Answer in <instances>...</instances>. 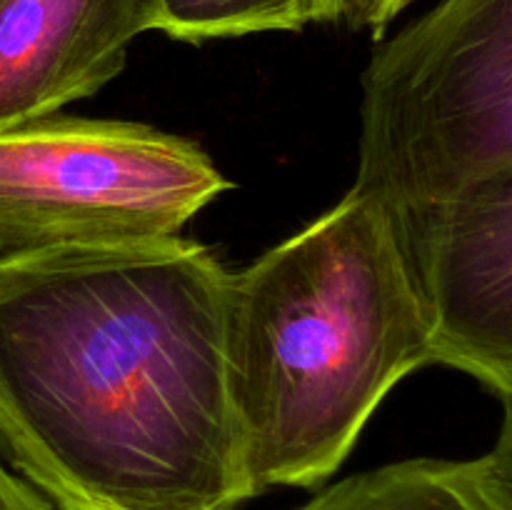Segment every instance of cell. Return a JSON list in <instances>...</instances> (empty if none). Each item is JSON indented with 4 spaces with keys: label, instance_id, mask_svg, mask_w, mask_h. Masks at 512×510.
<instances>
[{
    "label": "cell",
    "instance_id": "9",
    "mask_svg": "<svg viewBox=\"0 0 512 510\" xmlns=\"http://www.w3.org/2000/svg\"><path fill=\"white\" fill-rule=\"evenodd\" d=\"M410 3L413 0H330L328 23H340L350 30H370L380 38Z\"/></svg>",
    "mask_w": 512,
    "mask_h": 510
},
{
    "label": "cell",
    "instance_id": "11",
    "mask_svg": "<svg viewBox=\"0 0 512 510\" xmlns=\"http://www.w3.org/2000/svg\"><path fill=\"white\" fill-rule=\"evenodd\" d=\"M328 10H330V0H323V23H328Z\"/></svg>",
    "mask_w": 512,
    "mask_h": 510
},
{
    "label": "cell",
    "instance_id": "6",
    "mask_svg": "<svg viewBox=\"0 0 512 510\" xmlns=\"http://www.w3.org/2000/svg\"><path fill=\"white\" fill-rule=\"evenodd\" d=\"M148 30L145 0H0V130L98 95Z\"/></svg>",
    "mask_w": 512,
    "mask_h": 510
},
{
    "label": "cell",
    "instance_id": "8",
    "mask_svg": "<svg viewBox=\"0 0 512 510\" xmlns=\"http://www.w3.org/2000/svg\"><path fill=\"white\" fill-rule=\"evenodd\" d=\"M150 30L180 43L298 33L318 23V0H145Z\"/></svg>",
    "mask_w": 512,
    "mask_h": 510
},
{
    "label": "cell",
    "instance_id": "2",
    "mask_svg": "<svg viewBox=\"0 0 512 510\" xmlns=\"http://www.w3.org/2000/svg\"><path fill=\"white\" fill-rule=\"evenodd\" d=\"M228 378L255 493L320 488L385 395L430 360L398 228L378 200L338 205L230 273Z\"/></svg>",
    "mask_w": 512,
    "mask_h": 510
},
{
    "label": "cell",
    "instance_id": "1",
    "mask_svg": "<svg viewBox=\"0 0 512 510\" xmlns=\"http://www.w3.org/2000/svg\"><path fill=\"white\" fill-rule=\"evenodd\" d=\"M230 270L198 240L0 258V458L55 510L258 498L228 378Z\"/></svg>",
    "mask_w": 512,
    "mask_h": 510
},
{
    "label": "cell",
    "instance_id": "5",
    "mask_svg": "<svg viewBox=\"0 0 512 510\" xmlns=\"http://www.w3.org/2000/svg\"><path fill=\"white\" fill-rule=\"evenodd\" d=\"M398 228L430 360L512 395V168L403 215Z\"/></svg>",
    "mask_w": 512,
    "mask_h": 510
},
{
    "label": "cell",
    "instance_id": "7",
    "mask_svg": "<svg viewBox=\"0 0 512 510\" xmlns=\"http://www.w3.org/2000/svg\"><path fill=\"white\" fill-rule=\"evenodd\" d=\"M295 510H512V418L478 458H410L328 485Z\"/></svg>",
    "mask_w": 512,
    "mask_h": 510
},
{
    "label": "cell",
    "instance_id": "4",
    "mask_svg": "<svg viewBox=\"0 0 512 510\" xmlns=\"http://www.w3.org/2000/svg\"><path fill=\"white\" fill-rule=\"evenodd\" d=\"M230 188L195 140L130 120L0 130V258L173 238Z\"/></svg>",
    "mask_w": 512,
    "mask_h": 510
},
{
    "label": "cell",
    "instance_id": "10",
    "mask_svg": "<svg viewBox=\"0 0 512 510\" xmlns=\"http://www.w3.org/2000/svg\"><path fill=\"white\" fill-rule=\"evenodd\" d=\"M0 510H55L38 490L0 460Z\"/></svg>",
    "mask_w": 512,
    "mask_h": 510
},
{
    "label": "cell",
    "instance_id": "3",
    "mask_svg": "<svg viewBox=\"0 0 512 510\" xmlns=\"http://www.w3.org/2000/svg\"><path fill=\"white\" fill-rule=\"evenodd\" d=\"M353 190L390 215L512 168V0H438L363 73Z\"/></svg>",
    "mask_w": 512,
    "mask_h": 510
},
{
    "label": "cell",
    "instance_id": "12",
    "mask_svg": "<svg viewBox=\"0 0 512 510\" xmlns=\"http://www.w3.org/2000/svg\"><path fill=\"white\" fill-rule=\"evenodd\" d=\"M318 23H323V0H318Z\"/></svg>",
    "mask_w": 512,
    "mask_h": 510
}]
</instances>
